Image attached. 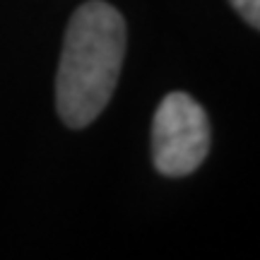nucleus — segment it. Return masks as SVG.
<instances>
[{"label":"nucleus","instance_id":"obj_3","mask_svg":"<svg viewBox=\"0 0 260 260\" xmlns=\"http://www.w3.org/2000/svg\"><path fill=\"white\" fill-rule=\"evenodd\" d=\"M229 3L251 27L260 29V0H229Z\"/></svg>","mask_w":260,"mask_h":260},{"label":"nucleus","instance_id":"obj_2","mask_svg":"<svg viewBox=\"0 0 260 260\" xmlns=\"http://www.w3.org/2000/svg\"><path fill=\"white\" fill-rule=\"evenodd\" d=\"M210 152V121L186 92H171L152 121V161L164 176H188Z\"/></svg>","mask_w":260,"mask_h":260},{"label":"nucleus","instance_id":"obj_1","mask_svg":"<svg viewBox=\"0 0 260 260\" xmlns=\"http://www.w3.org/2000/svg\"><path fill=\"white\" fill-rule=\"evenodd\" d=\"M125 58V19L104 3L89 0L75 10L63 41L56 77L58 116L84 128L106 109Z\"/></svg>","mask_w":260,"mask_h":260}]
</instances>
